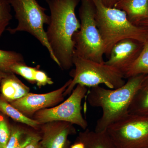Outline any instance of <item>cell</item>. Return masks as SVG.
<instances>
[{
    "mask_svg": "<svg viewBox=\"0 0 148 148\" xmlns=\"http://www.w3.org/2000/svg\"><path fill=\"white\" fill-rule=\"evenodd\" d=\"M140 26L148 27V19L144 20L140 23Z\"/></svg>",
    "mask_w": 148,
    "mask_h": 148,
    "instance_id": "cell-28",
    "label": "cell"
},
{
    "mask_svg": "<svg viewBox=\"0 0 148 148\" xmlns=\"http://www.w3.org/2000/svg\"><path fill=\"white\" fill-rule=\"evenodd\" d=\"M144 43L131 38L122 40L114 45L105 64L124 75L143 50Z\"/></svg>",
    "mask_w": 148,
    "mask_h": 148,
    "instance_id": "cell-10",
    "label": "cell"
},
{
    "mask_svg": "<svg viewBox=\"0 0 148 148\" xmlns=\"http://www.w3.org/2000/svg\"><path fill=\"white\" fill-rule=\"evenodd\" d=\"M50 21L46 36L58 65L62 70L73 66L75 45L73 37L80 28L75 9L80 0H46Z\"/></svg>",
    "mask_w": 148,
    "mask_h": 148,
    "instance_id": "cell-1",
    "label": "cell"
},
{
    "mask_svg": "<svg viewBox=\"0 0 148 148\" xmlns=\"http://www.w3.org/2000/svg\"><path fill=\"white\" fill-rule=\"evenodd\" d=\"M79 140L84 144L85 148H116L106 131L97 132L86 129L80 134Z\"/></svg>",
    "mask_w": 148,
    "mask_h": 148,
    "instance_id": "cell-15",
    "label": "cell"
},
{
    "mask_svg": "<svg viewBox=\"0 0 148 148\" xmlns=\"http://www.w3.org/2000/svg\"><path fill=\"white\" fill-rule=\"evenodd\" d=\"M95 6V18L104 45L105 55L109 56L115 44L131 38L144 43L148 37V27L131 23L123 11L104 5L101 0H91Z\"/></svg>",
    "mask_w": 148,
    "mask_h": 148,
    "instance_id": "cell-3",
    "label": "cell"
},
{
    "mask_svg": "<svg viewBox=\"0 0 148 148\" xmlns=\"http://www.w3.org/2000/svg\"><path fill=\"white\" fill-rule=\"evenodd\" d=\"M88 91L86 86L77 85L67 100L58 106L38 111L35 114L34 119L40 124L55 121L67 122L85 130L88 123L82 113V102Z\"/></svg>",
    "mask_w": 148,
    "mask_h": 148,
    "instance_id": "cell-8",
    "label": "cell"
},
{
    "mask_svg": "<svg viewBox=\"0 0 148 148\" xmlns=\"http://www.w3.org/2000/svg\"><path fill=\"white\" fill-rule=\"evenodd\" d=\"M71 148H85L84 144L79 140L78 142L75 143L71 146Z\"/></svg>",
    "mask_w": 148,
    "mask_h": 148,
    "instance_id": "cell-27",
    "label": "cell"
},
{
    "mask_svg": "<svg viewBox=\"0 0 148 148\" xmlns=\"http://www.w3.org/2000/svg\"><path fill=\"white\" fill-rule=\"evenodd\" d=\"M40 143L44 148H65L68 137L75 132L73 124L55 121L44 123Z\"/></svg>",
    "mask_w": 148,
    "mask_h": 148,
    "instance_id": "cell-11",
    "label": "cell"
},
{
    "mask_svg": "<svg viewBox=\"0 0 148 148\" xmlns=\"http://www.w3.org/2000/svg\"><path fill=\"white\" fill-rule=\"evenodd\" d=\"M35 135H31L28 136L26 139L23 140V142L19 143L17 146L14 148H25L32 142Z\"/></svg>",
    "mask_w": 148,
    "mask_h": 148,
    "instance_id": "cell-24",
    "label": "cell"
},
{
    "mask_svg": "<svg viewBox=\"0 0 148 148\" xmlns=\"http://www.w3.org/2000/svg\"><path fill=\"white\" fill-rule=\"evenodd\" d=\"M0 112L15 121L27 125L34 128H36L40 125L36 120L31 119L25 116L1 96H0Z\"/></svg>",
    "mask_w": 148,
    "mask_h": 148,
    "instance_id": "cell-16",
    "label": "cell"
},
{
    "mask_svg": "<svg viewBox=\"0 0 148 148\" xmlns=\"http://www.w3.org/2000/svg\"><path fill=\"white\" fill-rule=\"evenodd\" d=\"M10 127L6 119L0 116V148H6L10 135Z\"/></svg>",
    "mask_w": 148,
    "mask_h": 148,
    "instance_id": "cell-21",
    "label": "cell"
},
{
    "mask_svg": "<svg viewBox=\"0 0 148 148\" xmlns=\"http://www.w3.org/2000/svg\"><path fill=\"white\" fill-rule=\"evenodd\" d=\"M20 62H24V57L21 53L12 51L0 49V70L2 71L10 73V67Z\"/></svg>",
    "mask_w": 148,
    "mask_h": 148,
    "instance_id": "cell-18",
    "label": "cell"
},
{
    "mask_svg": "<svg viewBox=\"0 0 148 148\" xmlns=\"http://www.w3.org/2000/svg\"><path fill=\"white\" fill-rule=\"evenodd\" d=\"M29 91V88L13 73H7L0 83L1 96L9 103L23 98Z\"/></svg>",
    "mask_w": 148,
    "mask_h": 148,
    "instance_id": "cell-12",
    "label": "cell"
},
{
    "mask_svg": "<svg viewBox=\"0 0 148 148\" xmlns=\"http://www.w3.org/2000/svg\"><path fill=\"white\" fill-rule=\"evenodd\" d=\"M71 82L69 80L60 88L44 94L29 92L26 96L10 103L11 105L29 117L43 109L48 108L62 102L64 93Z\"/></svg>",
    "mask_w": 148,
    "mask_h": 148,
    "instance_id": "cell-9",
    "label": "cell"
},
{
    "mask_svg": "<svg viewBox=\"0 0 148 148\" xmlns=\"http://www.w3.org/2000/svg\"><path fill=\"white\" fill-rule=\"evenodd\" d=\"M37 68L27 66L24 62L16 63L10 67L11 73L23 77L29 82L35 83V74Z\"/></svg>",
    "mask_w": 148,
    "mask_h": 148,
    "instance_id": "cell-20",
    "label": "cell"
},
{
    "mask_svg": "<svg viewBox=\"0 0 148 148\" xmlns=\"http://www.w3.org/2000/svg\"><path fill=\"white\" fill-rule=\"evenodd\" d=\"M10 135L6 148H14L18 145L24 131L16 127H10Z\"/></svg>",
    "mask_w": 148,
    "mask_h": 148,
    "instance_id": "cell-22",
    "label": "cell"
},
{
    "mask_svg": "<svg viewBox=\"0 0 148 148\" xmlns=\"http://www.w3.org/2000/svg\"><path fill=\"white\" fill-rule=\"evenodd\" d=\"M123 11L129 21L137 26L148 19V0H118L114 6Z\"/></svg>",
    "mask_w": 148,
    "mask_h": 148,
    "instance_id": "cell-13",
    "label": "cell"
},
{
    "mask_svg": "<svg viewBox=\"0 0 148 148\" xmlns=\"http://www.w3.org/2000/svg\"><path fill=\"white\" fill-rule=\"evenodd\" d=\"M148 73V37L144 43L143 50L135 62L130 66L124 75L125 79L145 74Z\"/></svg>",
    "mask_w": 148,
    "mask_h": 148,
    "instance_id": "cell-17",
    "label": "cell"
},
{
    "mask_svg": "<svg viewBox=\"0 0 148 148\" xmlns=\"http://www.w3.org/2000/svg\"><path fill=\"white\" fill-rule=\"evenodd\" d=\"M7 73H4V72L2 71H1L0 70V83H1V81L2 79H3V78L5 77Z\"/></svg>",
    "mask_w": 148,
    "mask_h": 148,
    "instance_id": "cell-29",
    "label": "cell"
},
{
    "mask_svg": "<svg viewBox=\"0 0 148 148\" xmlns=\"http://www.w3.org/2000/svg\"><path fill=\"white\" fill-rule=\"evenodd\" d=\"M106 131L116 148H148V116L128 114Z\"/></svg>",
    "mask_w": 148,
    "mask_h": 148,
    "instance_id": "cell-7",
    "label": "cell"
},
{
    "mask_svg": "<svg viewBox=\"0 0 148 148\" xmlns=\"http://www.w3.org/2000/svg\"><path fill=\"white\" fill-rule=\"evenodd\" d=\"M35 83L39 87L53 84V82L45 72L37 69L35 74Z\"/></svg>",
    "mask_w": 148,
    "mask_h": 148,
    "instance_id": "cell-23",
    "label": "cell"
},
{
    "mask_svg": "<svg viewBox=\"0 0 148 148\" xmlns=\"http://www.w3.org/2000/svg\"><path fill=\"white\" fill-rule=\"evenodd\" d=\"M118 0H101L104 5L108 7H114Z\"/></svg>",
    "mask_w": 148,
    "mask_h": 148,
    "instance_id": "cell-26",
    "label": "cell"
},
{
    "mask_svg": "<svg viewBox=\"0 0 148 148\" xmlns=\"http://www.w3.org/2000/svg\"><path fill=\"white\" fill-rule=\"evenodd\" d=\"M80 1V28L73 37L75 53L85 59L105 63L104 45L96 24L95 6L91 0Z\"/></svg>",
    "mask_w": 148,
    "mask_h": 148,
    "instance_id": "cell-5",
    "label": "cell"
},
{
    "mask_svg": "<svg viewBox=\"0 0 148 148\" xmlns=\"http://www.w3.org/2000/svg\"><path fill=\"white\" fill-rule=\"evenodd\" d=\"M41 138L38 135H35L32 142L25 148H39V143Z\"/></svg>",
    "mask_w": 148,
    "mask_h": 148,
    "instance_id": "cell-25",
    "label": "cell"
},
{
    "mask_svg": "<svg viewBox=\"0 0 148 148\" xmlns=\"http://www.w3.org/2000/svg\"><path fill=\"white\" fill-rule=\"evenodd\" d=\"M11 8L9 0H0V38L12 19Z\"/></svg>",
    "mask_w": 148,
    "mask_h": 148,
    "instance_id": "cell-19",
    "label": "cell"
},
{
    "mask_svg": "<svg viewBox=\"0 0 148 148\" xmlns=\"http://www.w3.org/2000/svg\"><path fill=\"white\" fill-rule=\"evenodd\" d=\"M15 13L18 24L14 28H7L11 34L26 32L35 37L47 49L51 58L57 64L49 45L45 30L44 25H48L50 16L46 13L47 10L36 0H9Z\"/></svg>",
    "mask_w": 148,
    "mask_h": 148,
    "instance_id": "cell-6",
    "label": "cell"
},
{
    "mask_svg": "<svg viewBox=\"0 0 148 148\" xmlns=\"http://www.w3.org/2000/svg\"><path fill=\"white\" fill-rule=\"evenodd\" d=\"M145 74L127 78L124 85L116 89L104 88L100 86L90 87L86 97L91 107L100 108L103 113L97 120L95 131H106L111 125L127 115L128 109Z\"/></svg>",
    "mask_w": 148,
    "mask_h": 148,
    "instance_id": "cell-2",
    "label": "cell"
},
{
    "mask_svg": "<svg viewBox=\"0 0 148 148\" xmlns=\"http://www.w3.org/2000/svg\"><path fill=\"white\" fill-rule=\"evenodd\" d=\"M129 114L148 116V73L145 74L128 109Z\"/></svg>",
    "mask_w": 148,
    "mask_h": 148,
    "instance_id": "cell-14",
    "label": "cell"
},
{
    "mask_svg": "<svg viewBox=\"0 0 148 148\" xmlns=\"http://www.w3.org/2000/svg\"><path fill=\"white\" fill-rule=\"evenodd\" d=\"M73 62L75 69L70 73L71 82L64 92V96L70 95L78 84L90 88L104 84L113 89L121 87L126 82L123 74L105 63L85 59L75 53Z\"/></svg>",
    "mask_w": 148,
    "mask_h": 148,
    "instance_id": "cell-4",
    "label": "cell"
}]
</instances>
